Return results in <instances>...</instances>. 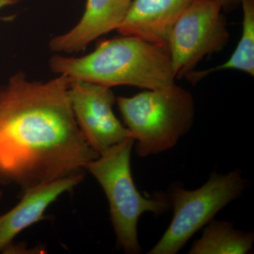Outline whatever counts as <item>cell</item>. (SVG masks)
<instances>
[{
    "label": "cell",
    "mask_w": 254,
    "mask_h": 254,
    "mask_svg": "<svg viewBox=\"0 0 254 254\" xmlns=\"http://www.w3.org/2000/svg\"><path fill=\"white\" fill-rule=\"evenodd\" d=\"M69 78L30 81L18 73L0 86V182L23 190L81 174L99 156L75 120Z\"/></svg>",
    "instance_id": "cell-1"
},
{
    "label": "cell",
    "mask_w": 254,
    "mask_h": 254,
    "mask_svg": "<svg viewBox=\"0 0 254 254\" xmlns=\"http://www.w3.org/2000/svg\"><path fill=\"white\" fill-rule=\"evenodd\" d=\"M50 65L58 75L109 88L131 86L162 89L175 85L176 78L168 47L136 36L107 40L80 58L55 55Z\"/></svg>",
    "instance_id": "cell-2"
},
{
    "label": "cell",
    "mask_w": 254,
    "mask_h": 254,
    "mask_svg": "<svg viewBox=\"0 0 254 254\" xmlns=\"http://www.w3.org/2000/svg\"><path fill=\"white\" fill-rule=\"evenodd\" d=\"M126 127L141 158L173 148L190 131L195 117L193 96L176 84L116 98Z\"/></svg>",
    "instance_id": "cell-3"
},
{
    "label": "cell",
    "mask_w": 254,
    "mask_h": 254,
    "mask_svg": "<svg viewBox=\"0 0 254 254\" xmlns=\"http://www.w3.org/2000/svg\"><path fill=\"white\" fill-rule=\"evenodd\" d=\"M134 143L133 137H128L86 167L104 190L117 240L127 254H138L141 251L137 225L142 214L150 212L160 215L170 206L166 195L145 197L137 190L131 170V153Z\"/></svg>",
    "instance_id": "cell-4"
},
{
    "label": "cell",
    "mask_w": 254,
    "mask_h": 254,
    "mask_svg": "<svg viewBox=\"0 0 254 254\" xmlns=\"http://www.w3.org/2000/svg\"><path fill=\"white\" fill-rule=\"evenodd\" d=\"M247 181L242 173H213L199 189L186 190L178 186L170 190L169 200L173 207L170 226L149 254H175L190 237L213 220L230 202L237 199L245 190Z\"/></svg>",
    "instance_id": "cell-5"
},
{
    "label": "cell",
    "mask_w": 254,
    "mask_h": 254,
    "mask_svg": "<svg viewBox=\"0 0 254 254\" xmlns=\"http://www.w3.org/2000/svg\"><path fill=\"white\" fill-rule=\"evenodd\" d=\"M218 0H193L174 25L168 48L175 78L186 76L205 57L221 51L228 29Z\"/></svg>",
    "instance_id": "cell-6"
},
{
    "label": "cell",
    "mask_w": 254,
    "mask_h": 254,
    "mask_svg": "<svg viewBox=\"0 0 254 254\" xmlns=\"http://www.w3.org/2000/svg\"><path fill=\"white\" fill-rule=\"evenodd\" d=\"M68 98L75 120L88 144L99 155L132 137L115 116L116 102L109 87L69 78Z\"/></svg>",
    "instance_id": "cell-7"
},
{
    "label": "cell",
    "mask_w": 254,
    "mask_h": 254,
    "mask_svg": "<svg viewBox=\"0 0 254 254\" xmlns=\"http://www.w3.org/2000/svg\"><path fill=\"white\" fill-rule=\"evenodd\" d=\"M83 178V174H78L23 190L17 204L0 215V253L12 245L20 232L43 220L48 207L63 193L78 185Z\"/></svg>",
    "instance_id": "cell-8"
},
{
    "label": "cell",
    "mask_w": 254,
    "mask_h": 254,
    "mask_svg": "<svg viewBox=\"0 0 254 254\" xmlns=\"http://www.w3.org/2000/svg\"><path fill=\"white\" fill-rule=\"evenodd\" d=\"M131 0H86L79 22L70 31L53 38L52 51L75 53L106 33L118 30L126 16Z\"/></svg>",
    "instance_id": "cell-9"
},
{
    "label": "cell",
    "mask_w": 254,
    "mask_h": 254,
    "mask_svg": "<svg viewBox=\"0 0 254 254\" xmlns=\"http://www.w3.org/2000/svg\"><path fill=\"white\" fill-rule=\"evenodd\" d=\"M193 0H131L123 23L122 36L138 37L168 47L174 25Z\"/></svg>",
    "instance_id": "cell-10"
},
{
    "label": "cell",
    "mask_w": 254,
    "mask_h": 254,
    "mask_svg": "<svg viewBox=\"0 0 254 254\" xmlns=\"http://www.w3.org/2000/svg\"><path fill=\"white\" fill-rule=\"evenodd\" d=\"M200 239L193 242L190 254H245L254 240L253 232L236 230L228 222L211 220Z\"/></svg>",
    "instance_id": "cell-11"
},
{
    "label": "cell",
    "mask_w": 254,
    "mask_h": 254,
    "mask_svg": "<svg viewBox=\"0 0 254 254\" xmlns=\"http://www.w3.org/2000/svg\"><path fill=\"white\" fill-rule=\"evenodd\" d=\"M243 11L242 36L236 49L225 63L204 71H190L186 75L190 81L195 83L209 73L232 69L254 76V0H241Z\"/></svg>",
    "instance_id": "cell-12"
},
{
    "label": "cell",
    "mask_w": 254,
    "mask_h": 254,
    "mask_svg": "<svg viewBox=\"0 0 254 254\" xmlns=\"http://www.w3.org/2000/svg\"><path fill=\"white\" fill-rule=\"evenodd\" d=\"M218 1L222 5V9L229 11L240 4L241 0H218Z\"/></svg>",
    "instance_id": "cell-13"
},
{
    "label": "cell",
    "mask_w": 254,
    "mask_h": 254,
    "mask_svg": "<svg viewBox=\"0 0 254 254\" xmlns=\"http://www.w3.org/2000/svg\"><path fill=\"white\" fill-rule=\"evenodd\" d=\"M17 0H0V9L5 7V6H9V5L14 4Z\"/></svg>",
    "instance_id": "cell-14"
},
{
    "label": "cell",
    "mask_w": 254,
    "mask_h": 254,
    "mask_svg": "<svg viewBox=\"0 0 254 254\" xmlns=\"http://www.w3.org/2000/svg\"><path fill=\"white\" fill-rule=\"evenodd\" d=\"M1 198H2V191L0 190V200H1Z\"/></svg>",
    "instance_id": "cell-15"
}]
</instances>
